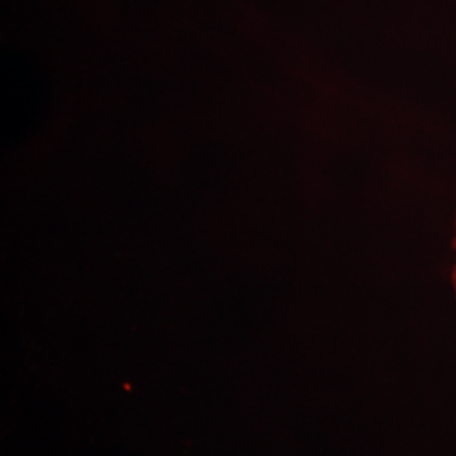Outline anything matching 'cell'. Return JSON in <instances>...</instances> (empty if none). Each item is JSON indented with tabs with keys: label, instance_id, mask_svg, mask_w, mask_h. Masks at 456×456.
Instances as JSON below:
<instances>
[{
	"label": "cell",
	"instance_id": "1",
	"mask_svg": "<svg viewBox=\"0 0 456 456\" xmlns=\"http://www.w3.org/2000/svg\"><path fill=\"white\" fill-rule=\"evenodd\" d=\"M453 247L456 248V215H455V239H453ZM452 281H453V288H455V296H456V265L455 269H453V276H452Z\"/></svg>",
	"mask_w": 456,
	"mask_h": 456
}]
</instances>
